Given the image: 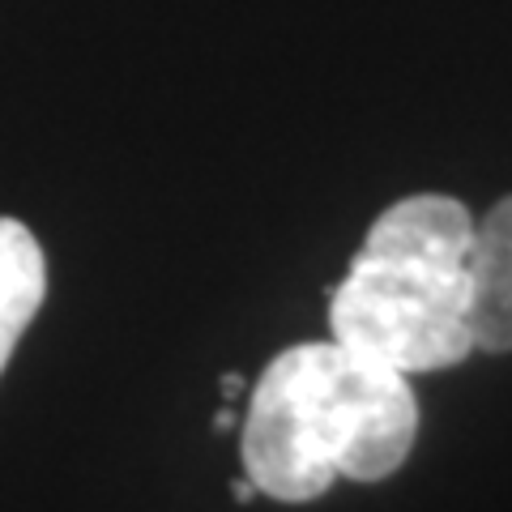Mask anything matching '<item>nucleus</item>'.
<instances>
[{
  "instance_id": "obj_1",
  "label": "nucleus",
  "mask_w": 512,
  "mask_h": 512,
  "mask_svg": "<svg viewBox=\"0 0 512 512\" xmlns=\"http://www.w3.org/2000/svg\"><path fill=\"white\" fill-rule=\"evenodd\" d=\"M419 436L410 376L342 342H299L265 363L248 393L239 453L256 491L282 504L320 500L338 478L384 483Z\"/></svg>"
},
{
  "instance_id": "obj_2",
  "label": "nucleus",
  "mask_w": 512,
  "mask_h": 512,
  "mask_svg": "<svg viewBox=\"0 0 512 512\" xmlns=\"http://www.w3.org/2000/svg\"><path fill=\"white\" fill-rule=\"evenodd\" d=\"M474 214L444 192L384 210L329 291V333L402 376L444 372L474 355Z\"/></svg>"
},
{
  "instance_id": "obj_3",
  "label": "nucleus",
  "mask_w": 512,
  "mask_h": 512,
  "mask_svg": "<svg viewBox=\"0 0 512 512\" xmlns=\"http://www.w3.org/2000/svg\"><path fill=\"white\" fill-rule=\"evenodd\" d=\"M470 329L474 350L508 355L512 350V197L495 201L483 218H474L470 252Z\"/></svg>"
},
{
  "instance_id": "obj_4",
  "label": "nucleus",
  "mask_w": 512,
  "mask_h": 512,
  "mask_svg": "<svg viewBox=\"0 0 512 512\" xmlns=\"http://www.w3.org/2000/svg\"><path fill=\"white\" fill-rule=\"evenodd\" d=\"M47 295V261L39 239L26 222L0 218V372L18 350L22 333L43 308Z\"/></svg>"
},
{
  "instance_id": "obj_5",
  "label": "nucleus",
  "mask_w": 512,
  "mask_h": 512,
  "mask_svg": "<svg viewBox=\"0 0 512 512\" xmlns=\"http://www.w3.org/2000/svg\"><path fill=\"white\" fill-rule=\"evenodd\" d=\"M248 393V380L244 376H239V372H227V376H222V402H239V397H244Z\"/></svg>"
},
{
  "instance_id": "obj_6",
  "label": "nucleus",
  "mask_w": 512,
  "mask_h": 512,
  "mask_svg": "<svg viewBox=\"0 0 512 512\" xmlns=\"http://www.w3.org/2000/svg\"><path fill=\"white\" fill-rule=\"evenodd\" d=\"M231 491H235V500H239V504H252L256 495H261V491H256V483H252L248 474H244V478H235V483H231Z\"/></svg>"
},
{
  "instance_id": "obj_7",
  "label": "nucleus",
  "mask_w": 512,
  "mask_h": 512,
  "mask_svg": "<svg viewBox=\"0 0 512 512\" xmlns=\"http://www.w3.org/2000/svg\"><path fill=\"white\" fill-rule=\"evenodd\" d=\"M214 427H218V431H231V427H235V410H231V406H222V410L214 414Z\"/></svg>"
}]
</instances>
